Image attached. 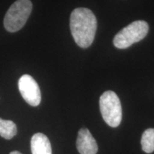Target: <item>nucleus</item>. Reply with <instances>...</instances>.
<instances>
[{"instance_id":"1","label":"nucleus","mask_w":154,"mask_h":154,"mask_svg":"<svg viewBox=\"0 0 154 154\" xmlns=\"http://www.w3.org/2000/svg\"><path fill=\"white\" fill-rule=\"evenodd\" d=\"M70 29L77 45L88 48L93 43L97 29L95 15L89 9H75L70 17Z\"/></svg>"},{"instance_id":"2","label":"nucleus","mask_w":154,"mask_h":154,"mask_svg":"<svg viewBox=\"0 0 154 154\" xmlns=\"http://www.w3.org/2000/svg\"><path fill=\"white\" fill-rule=\"evenodd\" d=\"M32 10V3L30 0H17L12 4L6 13L4 26L9 32L20 30L29 17Z\"/></svg>"},{"instance_id":"3","label":"nucleus","mask_w":154,"mask_h":154,"mask_svg":"<svg viewBox=\"0 0 154 154\" xmlns=\"http://www.w3.org/2000/svg\"><path fill=\"white\" fill-rule=\"evenodd\" d=\"M149 26L145 21L138 20L121 29L113 38V44L118 49H126L143 39L149 32Z\"/></svg>"},{"instance_id":"4","label":"nucleus","mask_w":154,"mask_h":154,"mask_svg":"<svg viewBox=\"0 0 154 154\" xmlns=\"http://www.w3.org/2000/svg\"><path fill=\"white\" fill-rule=\"evenodd\" d=\"M100 111L105 122L111 127L119 126L122 120V108L118 96L112 91H107L100 97Z\"/></svg>"},{"instance_id":"5","label":"nucleus","mask_w":154,"mask_h":154,"mask_svg":"<svg viewBox=\"0 0 154 154\" xmlns=\"http://www.w3.org/2000/svg\"><path fill=\"white\" fill-rule=\"evenodd\" d=\"M18 87L24 101L32 106H37L42 100L41 91L38 84L30 75L24 74L19 79Z\"/></svg>"},{"instance_id":"6","label":"nucleus","mask_w":154,"mask_h":154,"mask_svg":"<svg viewBox=\"0 0 154 154\" xmlns=\"http://www.w3.org/2000/svg\"><path fill=\"white\" fill-rule=\"evenodd\" d=\"M76 147L80 154H96L98 151L95 138L87 128H82L79 131Z\"/></svg>"},{"instance_id":"7","label":"nucleus","mask_w":154,"mask_h":154,"mask_svg":"<svg viewBox=\"0 0 154 154\" xmlns=\"http://www.w3.org/2000/svg\"><path fill=\"white\" fill-rule=\"evenodd\" d=\"M31 151L32 154H52L51 146L47 136L37 133L31 140Z\"/></svg>"},{"instance_id":"8","label":"nucleus","mask_w":154,"mask_h":154,"mask_svg":"<svg viewBox=\"0 0 154 154\" xmlns=\"http://www.w3.org/2000/svg\"><path fill=\"white\" fill-rule=\"evenodd\" d=\"M17 133L16 124L12 121L0 118V136L5 139H11Z\"/></svg>"},{"instance_id":"9","label":"nucleus","mask_w":154,"mask_h":154,"mask_svg":"<svg viewBox=\"0 0 154 154\" xmlns=\"http://www.w3.org/2000/svg\"><path fill=\"white\" fill-rule=\"evenodd\" d=\"M142 150L146 153H151L154 151V128L146 129L141 137Z\"/></svg>"},{"instance_id":"10","label":"nucleus","mask_w":154,"mask_h":154,"mask_svg":"<svg viewBox=\"0 0 154 154\" xmlns=\"http://www.w3.org/2000/svg\"><path fill=\"white\" fill-rule=\"evenodd\" d=\"M9 154H22V153L19 151H12V152H11Z\"/></svg>"}]
</instances>
